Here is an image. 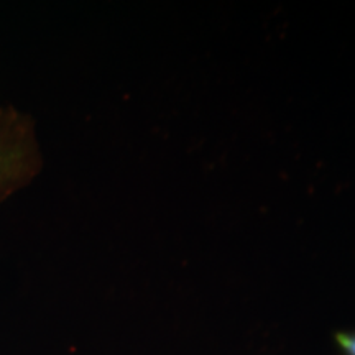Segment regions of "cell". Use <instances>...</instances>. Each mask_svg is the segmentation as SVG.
<instances>
[{
    "label": "cell",
    "mask_w": 355,
    "mask_h": 355,
    "mask_svg": "<svg viewBox=\"0 0 355 355\" xmlns=\"http://www.w3.org/2000/svg\"><path fill=\"white\" fill-rule=\"evenodd\" d=\"M40 168L33 122L15 107H0V202L28 184Z\"/></svg>",
    "instance_id": "cell-1"
},
{
    "label": "cell",
    "mask_w": 355,
    "mask_h": 355,
    "mask_svg": "<svg viewBox=\"0 0 355 355\" xmlns=\"http://www.w3.org/2000/svg\"><path fill=\"white\" fill-rule=\"evenodd\" d=\"M337 343L349 355H355V334H337Z\"/></svg>",
    "instance_id": "cell-2"
}]
</instances>
